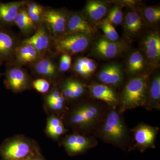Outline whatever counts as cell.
<instances>
[{
	"label": "cell",
	"mask_w": 160,
	"mask_h": 160,
	"mask_svg": "<svg viewBox=\"0 0 160 160\" xmlns=\"http://www.w3.org/2000/svg\"><path fill=\"white\" fill-rule=\"evenodd\" d=\"M126 48L125 45L120 42H112L104 36L99 37L95 42L92 53L96 56L110 59L121 54Z\"/></svg>",
	"instance_id": "15"
},
{
	"label": "cell",
	"mask_w": 160,
	"mask_h": 160,
	"mask_svg": "<svg viewBox=\"0 0 160 160\" xmlns=\"http://www.w3.org/2000/svg\"><path fill=\"white\" fill-rule=\"evenodd\" d=\"M42 56L33 46L20 42L15 51L13 61L10 63L22 67L23 66H29Z\"/></svg>",
	"instance_id": "17"
},
{
	"label": "cell",
	"mask_w": 160,
	"mask_h": 160,
	"mask_svg": "<svg viewBox=\"0 0 160 160\" xmlns=\"http://www.w3.org/2000/svg\"><path fill=\"white\" fill-rule=\"evenodd\" d=\"M67 102L58 85H54L52 86L49 91L44 95L43 107L48 115H56L62 118L69 110Z\"/></svg>",
	"instance_id": "10"
},
{
	"label": "cell",
	"mask_w": 160,
	"mask_h": 160,
	"mask_svg": "<svg viewBox=\"0 0 160 160\" xmlns=\"http://www.w3.org/2000/svg\"><path fill=\"white\" fill-rule=\"evenodd\" d=\"M4 85L14 93H21L32 88V79L28 72L13 63L6 64Z\"/></svg>",
	"instance_id": "6"
},
{
	"label": "cell",
	"mask_w": 160,
	"mask_h": 160,
	"mask_svg": "<svg viewBox=\"0 0 160 160\" xmlns=\"http://www.w3.org/2000/svg\"><path fill=\"white\" fill-rule=\"evenodd\" d=\"M108 110L93 131L103 142L122 149L130 142V132L122 114L117 109Z\"/></svg>",
	"instance_id": "2"
},
{
	"label": "cell",
	"mask_w": 160,
	"mask_h": 160,
	"mask_svg": "<svg viewBox=\"0 0 160 160\" xmlns=\"http://www.w3.org/2000/svg\"><path fill=\"white\" fill-rule=\"evenodd\" d=\"M14 32L8 27L0 26V66L12 62L15 51L20 44Z\"/></svg>",
	"instance_id": "12"
},
{
	"label": "cell",
	"mask_w": 160,
	"mask_h": 160,
	"mask_svg": "<svg viewBox=\"0 0 160 160\" xmlns=\"http://www.w3.org/2000/svg\"><path fill=\"white\" fill-rule=\"evenodd\" d=\"M52 52L43 56L34 64L29 66L32 72L37 78L49 81L52 86L58 85L60 72L58 64L52 57Z\"/></svg>",
	"instance_id": "9"
},
{
	"label": "cell",
	"mask_w": 160,
	"mask_h": 160,
	"mask_svg": "<svg viewBox=\"0 0 160 160\" xmlns=\"http://www.w3.org/2000/svg\"><path fill=\"white\" fill-rule=\"evenodd\" d=\"M149 77L143 74L131 78L125 85L119 100L121 114L129 109L145 107L148 98Z\"/></svg>",
	"instance_id": "3"
},
{
	"label": "cell",
	"mask_w": 160,
	"mask_h": 160,
	"mask_svg": "<svg viewBox=\"0 0 160 160\" xmlns=\"http://www.w3.org/2000/svg\"><path fill=\"white\" fill-rule=\"evenodd\" d=\"M124 73L121 65L112 63L106 65L101 69L98 78L102 84L107 86H116L122 82Z\"/></svg>",
	"instance_id": "19"
},
{
	"label": "cell",
	"mask_w": 160,
	"mask_h": 160,
	"mask_svg": "<svg viewBox=\"0 0 160 160\" xmlns=\"http://www.w3.org/2000/svg\"><path fill=\"white\" fill-rule=\"evenodd\" d=\"M51 87V84L49 81L42 78H37L32 82V88L44 95L49 91Z\"/></svg>",
	"instance_id": "32"
},
{
	"label": "cell",
	"mask_w": 160,
	"mask_h": 160,
	"mask_svg": "<svg viewBox=\"0 0 160 160\" xmlns=\"http://www.w3.org/2000/svg\"><path fill=\"white\" fill-rule=\"evenodd\" d=\"M68 131L62 118L54 114L48 115L45 129L48 138L53 141H58Z\"/></svg>",
	"instance_id": "22"
},
{
	"label": "cell",
	"mask_w": 160,
	"mask_h": 160,
	"mask_svg": "<svg viewBox=\"0 0 160 160\" xmlns=\"http://www.w3.org/2000/svg\"><path fill=\"white\" fill-rule=\"evenodd\" d=\"M28 1H20L10 2H0V26L9 27L14 25L16 18L20 9L26 5Z\"/></svg>",
	"instance_id": "20"
},
{
	"label": "cell",
	"mask_w": 160,
	"mask_h": 160,
	"mask_svg": "<svg viewBox=\"0 0 160 160\" xmlns=\"http://www.w3.org/2000/svg\"><path fill=\"white\" fill-rule=\"evenodd\" d=\"M124 29L129 36L137 35L144 26V20L141 15L135 10L127 12L123 18Z\"/></svg>",
	"instance_id": "25"
},
{
	"label": "cell",
	"mask_w": 160,
	"mask_h": 160,
	"mask_svg": "<svg viewBox=\"0 0 160 160\" xmlns=\"http://www.w3.org/2000/svg\"><path fill=\"white\" fill-rule=\"evenodd\" d=\"M94 32L93 26L83 14L71 12L66 26V33H79L91 36Z\"/></svg>",
	"instance_id": "18"
},
{
	"label": "cell",
	"mask_w": 160,
	"mask_h": 160,
	"mask_svg": "<svg viewBox=\"0 0 160 160\" xmlns=\"http://www.w3.org/2000/svg\"><path fill=\"white\" fill-rule=\"evenodd\" d=\"M21 42L31 45L42 56H44L52 52L53 38L46 26L43 24L32 35L24 39Z\"/></svg>",
	"instance_id": "13"
},
{
	"label": "cell",
	"mask_w": 160,
	"mask_h": 160,
	"mask_svg": "<svg viewBox=\"0 0 160 160\" xmlns=\"http://www.w3.org/2000/svg\"><path fill=\"white\" fill-rule=\"evenodd\" d=\"M90 95L95 99L106 103L112 109H116L119 99L114 90L102 83H94L89 86Z\"/></svg>",
	"instance_id": "16"
},
{
	"label": "cell",
	"mask_w": 160,
	"mask_h": 160,
	"mask_svg": "<svg viewBox=\"0 0 160 160\" xmlns=\"http://www.w3.org/2000/svg\"><path fill=\"white\" fill-rule=\"evenodd\" d=\"M108 11V6L105 2L91 0L86 2L83 15L92 21L98 22L106 16Z\"/></svg>",
	"instance_id": "24"
},
{
	"label": "cell",
	"mask_w": 160,
	"mask_h": 160,
	"mask_svg": "<svg viewBox=\"0 0 160 160\" xmlns=\"http://www.w3.org/2000/svg\"><path fill=\"white\" fill-rule=\"evenodd\" d=\"M159 131L157 126L140 123L132 130L135 145L134 147L143 152L155 148V141Z\"/></svg>",
	"instance_id": "11"
},
{
	"label": "cell",
	"mask_w": 160,
	"mask_h": 160,
	"mask_svg": "<svg viewBox=\"0 0 160 160\" xmlns=\"http://www.w3.org/2000/svg\"><path fill=\"white\" fill-rule=\"evenodd\" d=\"M142 18L146 23L153 25L160 20L159 6H148L143 8L142 10Z\"/></svg>",
	"instance_id": "29"
},
{
	"label": "cell",
	"mask_w": 160,
	"mask_h": 160,
	"mask_svg": "<svg viewBox=\"0 0 160 160\" xmlns=\"http://www.w3.org/2000/svg\"><path fill=\"white\" fill-rule=\"evenodd\" d=\"M4 75V74L3 73H1V72H0V78L2 77V76Z\"/></svg>",
	"instance_id": "35"
},
{
	"label": "cell",
	"mask_w": 160,
	"mask_h": 160,
	"mask_svg": "<svg viewBox=\"0 0 160 160\" xmlns=\"http://www.w3.org/2000/svg\"><path fill=\"white\" fill-rule=\"evenodd\" d=\"M58 86L67 101L78 99L86 92V87L83 83L76 79H67Z\"/></svg>",
	"instance_id": "21"
},
{
	"label": "cell",
	"mask_w": 160,
	"mask_h": 160,
	"mask_svg": "<svg viewBox=\"0 0 160 160\" xmlns=\"http://www.w3.org/2000/svg\"><path fill=\"white\" fill-rule=\"evenodd\" d=\"M108 110L96 103H78L66 112L65 123L74 132L87 134L94 131Z\"/></svg>",
	"instance_id": "1"
},
{
	"label": "cell",
	"mask_w": 160,
	"mask_h": 160,
	"mask_svg": "<svg viewBox=\"0 0 160 160\" xmlns=\"http://www.w3.org/2000/svg\"><path fill=\"white\" fill-rule=\"evenodd\" d=\"M31 157V156H30ZM30 157H29V158H26V159H23V160H29V158H30Z\"/></svg>",
	"instance_id": "36"
},
{
	"label": "cell",
	"mask_w": 160,
	"mask_h": 160,
	"mask_svg": "<svg viewBox=\"0 0 160 160\" xmlns=\"http://www.w3.org/2000/svg\"><path fill=\"white\" fill-rule=\"evenodd\" d=\"M14 25L18 26L22 34L26 38L32 35L38 28L29 17L26 9V5L20 9L15 20Z\"/></svg>",
	"instance_id": "26"
},
{
	"label": "cell",
	"mask_w": 160,
	"mask_h": 160,
	"mask_svg": "<svg viewBox=\"0 0 160 160\" xmlns=\"http://www.w3.org/2000/svg\"><path fill=\"white\" fill-rule=\"evenodd\" d=\"M141 47L144 52L147 64L152 68L159 66L160 36L158 31H151L143 38Z\"/></svg>",
	"instance_id": "14"
},
{
	"label": "cell",
	"mask_w": 160,
	"mask_h": 160,
	"mask_svg": "<svg viewBox=\"0 0 160 160\" xmlns=\"http://www.w3.org/2000/svg\"><path fill=\"white\" fill-rule=\"evenodd\" d=\"M39 150L36 141L24 135H16L6 139L1 144L0 156L2 160H22Z\"/></svg>",
	"instance_id": "4"
},
{
	"label": "cell",
	"mask_w": 160,
	"mask_h": 160,
	"mask_svg": "<svg viewBox=\"0 0 160 160\" xmlns=\"http://www.w3.org/2000/svg\"><path fill=\"white\" fill-rule=\"evenodd\" d=\"M72 56L67 53H62L58 64L59 70L61 73L66 72L70 69L72 65Z\"/></svg>",
	"instance_id": "33"
},
{
	"label": "cell",
	"mask_w": 160,
	"mask_h": 160,
	"mask_svg": "<svg viewBox=\"0 0 160 160\" xmlns=\"http://www.w3.org/2000/svg\"><path fill=\"white\" fill-rule=\"evenodd\" d=\"M147 62L146 57L142 52L136 50L129 55L127 62V70L131 75L144 74Z\"/></svg>",
	"instance_id": "27"
},
{
	"label": "cell",
	"mask_w": 160,
	"mask_h": 160,
	"mask_svg": "<svg viewBox=\"0 0 160 160\" xmlns=\"http://www.w3.org/2000/svg\"><path fill=\"white\" fill-rule=\"evenodd\" d=\"M91 36L82 33H66L53 39V48L56 54L72 56L86 50L90 44Z\"/></svg>",
	"instance_id": "5"
},
{
	"label": "cell",
	"mask_w": 160,
	"mask_h": 160,
	"mask_svg": "<svg viewBox=\"0 0 160 160\" xmlns=\"http://www.w3.org/2000/svg\"><path fill=\"white\" fill-rule=\"evenodd\" d=\"M29 160H46L44 156L41 152V150L37 152H36L32 155Z\"/></svg>",
	"instance_id": "34"
},
{
	"label": "cell",
	"mask_w": 160,
	"mask_h": 160,
	"mask_svg": "<svg viewBox=\"0 0 160 160\" xmlns=\"http://www.w3.org/2000/svg\"><path fill=\"white\" fill-rule=\"evenodd\" d=\"M73 70L78 75L87 78L95 72L97 64L94 60L86 57L77 58L73 63Z\"/></svg>",
	"instance_id": "28"
},
{
	"label": "cell",
	"mask_w": 160,
	"mask_h": 160,
	"mask_svg": "<svg viewBox=\"0 0 160 160\" xmlns=\"http://www.w3.org/2000/svg\"><path fill=\"white\" fill-rule=\"evenodd\" d=\"M70 13L66 9L46 7L43 15V24L50 32L53 39L66 34Z\"/></svg>",
	"instance_id": "7"
},
{
	"label": "cell",
	"mask_w": 160,
	"mask_h": 160,
	"mask_svg": "<svg viewBox=\"0 0 160 160\" xmlns=\"http://www.w3.org/2000/svg\"><path fill=\"white\" fill-rule=\"evenodd\" d=\"M106 19L114 26H118L123 21V14L122 7L119 5H114L107 15Z\"/></svg>",
	"instance_id": "31"
},
{
	"label": "cell",
	"mask_w": 160,
	"mask_h": 160,
	"mask_svg": "<svg viewBox=\"0 0 160 160\" xmlns=\"http://www.w3.org/2000/svg\"><path fill=\"white\" fill-rule=\"evenodd\" d=\"M145 107L148 110L160 109V75L159 72L149 78L148 98Z\"/></svg>",
	"instance_id": "23"
},
{
	"label": "cell",
	"mask_w": 160,
	"mask_h": 160,
	"mask_svg": "<svg viewBox=\"0 0 160 160\" xmlns=\"http://www.w3.org/2000/svg\"><path fill=\"white\" fill-rule=\"evenodd\" d=\"M61 144L67 154L70 156H75L84 154L96 146L98 142L93 137L74 132L66 135L62 139Z\"/></svg>",
	"instance_id": "8"
},
{
	"label": "cell",
	"mask_w": 160,
	"mask_h": 160,
	"mask_svg": "<svg viewBox=\"0 0 160 160\" xmlns=\"http://www.w3.org/2000/svg\"><path fill=\"white\" fill-rule=\"evenodd\" d=\"M100 28L106 38L112 41L118 42L119 36L114 26L112 25L106 19L103 20L100 24Z\"/></svg>",
	"instance_id": "30"
}]
</instances>
